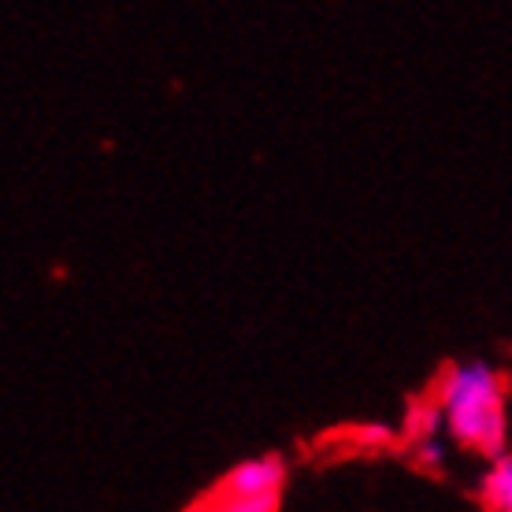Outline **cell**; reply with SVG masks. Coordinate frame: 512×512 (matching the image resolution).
<instances>
[{
  "instance_id": "obj_1",
  "label": "cell",
  "mask_w": 512,
  "mask_h": 512,
  "mask_svg": "<svg viewBox=\"0 0 512 512\" xmlns=\"http://www.w3.org/2000/svg\"><path fill=\"white\" fill-rule=\"evenodd\" d=\"M438 412L457 446L483 457H501L509 438V412L501 375L490 364L464 360L446 368L438 379Z\"/></svg>"
},
{
  "instance_id": "obj_2",
  "label": "cell",
  "mask_w": 512,
  "mask_h": 512,
  "mask_svg": "<svg viewBox=\"0 0 512 512\" xmlns=\"http://www.w3.org/2000/svg\"><path fill=\"white\" fill-rule=\"evenodd\" d=\"M282 483H286V464L279 457H249L234 464L216 487L223 494H275L282 490Z\"/></svg>"
},
{
  "instance_id": "obj_3",
  "label": "cell",
  "mask_w": 512,
  "mask_h": 512,
  "mask_svg": "<svg viewBox=\"0 0 512 512\" xmlns=\"http://www.w3.org/2000/svg\"><path fill=\"white\" fill-rule=\"evenodd\" d=\"M193 512H279V490L275 494H223L212 487V494L197 501Z\"/></svg>"
},
{
  "instance_id": "obj_4",
  "label": "cell",
  "mask_w": 512,
  "mask_h": 512,
  "mask_svg": "<svg viewBox=\"0 0 512 512\" xmlns=\"http://www.w3.org/2000/svg\"><path fill=\"white\" fill-rule=\"evenodd\" d=\"M483 501L490 512H512V453L494 457V468L483 479Z\"/></svg>"
}]
</instances>
